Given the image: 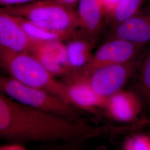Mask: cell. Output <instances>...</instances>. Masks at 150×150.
I'll return each instance as SVG.
<instances>
[{
    "label": "cell",
    "mask_w": 150,
    "mask_h": 150,
    "mask_svg": "<svg viewBox=\"0 0 150 150\" xmlns=\"http://www.w3.org/2000/svg\"><path fill=\"white\" fill-rule=\"evenodd\" d=\"M28 37L33 41H69L79 37L69 33H59L50 31L40 27L31 21L22 17L12 16Z\"/></svg>",
    "instance_id": "5bb4252c"
},
{
    "label": "cell",
    "mask_w": 150,
    "mask_h": 150,
    "mask_svg": "<svg viewBox=\"0 0 150 150\" xmlns=\"http://www.w3.org/2000/svg\"><path fill=\"white\" fill-rule=\"evenodd\" d=\"M144 46L121 39L107 40L92 55L90 62L80 70L69 74L82 75L98 67L129 62L139 56Z\"/></svg>",
    "instance_id": "8992f818"
},
{
    "label": "cell",
    "mask_w": 150,
    "mask_h": 150,
    "mask_svg": "<svg viewBox=\"0 0 150 150\" xmlns=\"http://www.w3.org/2000/svg\"><path fill=\"white\" fill-rule=\"evenodd\" d=\"M124 150H150V134L139 133L126 137L122 145Z\"/></svg>",
    "instance_id": "e0dca14e"
},
{
    "label": "cell",
    "mask_w": 150,
    "mask_h": 150,
    "mask_svg": "<svg viewBox=\"0 0 150 150\" xmlns=\"http://www.w3.org/2000/svg\"><path fill=\"white\" fill-rule=\"evenodd\" d=\"M26 149V145L17 142H8L6 144L0 145V150H25Z\"/></svg>",
    "instance_id": "d6986e66"
},
{
    "label": "cell",
    "mask_w": 150,
    "mask_h": 150,
    "mask_svg": "<svg viewBox=\"0 0 150 150\" xmlns=\"http://www.w3.org/2000/svg\"><path fill=\"white\" fill-rule=\"evenodd\" d=\"M68 41L66 48L71 71L80 70L91 60L94 42L83 36L75 38Z\"/></svg>",
    "instance_id": "4fadbf2b"
},
{
    "label": "cell",
    "mask_w": 150,
    "mask_h": 150,
    "mask_svg": "<svg viewBox=\"0 0 150 150\" xmlns=\"http://www.w3.org/2000/svg\"><path fill=\"white\" fill-rule=\"evenodd\" d=\"M0 91L28 107L81 121V110L75 106L48 91L25 85L9 76H0Z\"/></svg>",
    "instance_id": "277c9868"
},
{
    "label": "cell",
    "mask_w": 150,
    "mask_h": 150,
    "mask_svg": "<svg viewBox=\"0 0 150 150\" xmlns=\"http://www.w3.org/2000/svg\"><path fill=\"white\" fill-rule=\"evenodd\" d=\"M33 1L34 0H0V7L22 5Z\"/></svg>",
    "instance_id": "ffe728a7"
},
{
    "label": "cell",
    "mask_w": 150,
    "mask_h": 150,
    "mask_svg": "<svg viewBox=\"0 0 150 150\" xmlns=\"http://www.w3.org/2000/svg\"><path fill=\"white\" fill-rule=\"evenodd\" d=\"M32 42L13 16L0 10V50L28 52Z\"/></svg>",
    "instance_id": "30bf717a"
},
{
    "label": "cell",
    "mask_w": 150,
    "mask_h": 150,
    "mask_svg": "<svg viewBox=\"0 0 150 150\" xmlns=\"http://www.w3.org/2000/svg\"><path fill=\"white\" fill-rule=\"evenodd\" d=\"M0 69L25 85L46 90L69 102L66 84L56 80L38 59L28 52L0 50Z\"/></svg>",
    "instance_id": "3957f363"
},
{
    "label": "cell",
    "mask_w": 150,
    "mask_h": 150,
    "mask_svg": "<svg viewBox=\"0 0 150 150\" xmlns=\"http://www.w3.org/2000/svg\"><path fill=\"white\" fill-rule=\"evenodd\" d=\"M96 132L85 122L28 107L0 91V139L25 145L77 142L93 137Z\"/></svg>",
    "instance_id": "6da1fadb"
},
{
    "label": "cell",
    "mask_w": 150,
    "mask_h": 150,
    "mask_svg": "<svg viewBox=\"0 0 150 150\" xmlns=\"http://www.w3.org/2000/svg\"><path fill=\"white\" fill-rule=\"evenodd\" d=\"M76 11L81 29L93 41L102 30L106 13L100 0H79Z\"/></svg>",
    "instance_id": "7c38bea8"
},
{
    "label": "cell",
    "mask_w": 150,
    "mask_h": 150,
    "mask_svg": "<svg viewBox=\"0 0 150 150\" xmlns=\"http://www.w3.org/2000/svg\"><path fill=\"white\" fill-rule=\"evenodd\" d=\"M12 16L22 17L45 29L54 32L80 35L81 25L76 11L51 0L33 1L22 5L0 7Z\"/></svg>",
    "instance_id": "7a4b0ae2"
},
{
    "label": "cell",
    "mask_w": 150,
    "mask_h": 150,
    "mask_svg": "<svg viewBox=\"0 0 150 150\" xmlns=\"http://www.w3.org/2000/svg\"><path fill=\"white\" fill-rule=\"evenodd\" d=\"M102 4V6L106 13V17L107 18L110 16L115 8L118 6L121 0H100Z\"/></svg>",
    "instance_id": "ac0fdd59"
},
{
    "label": "cell",
    "mask_w": 150,
    "mask_h": 150,
    "mask_svg": "<svg viewBox=\"0 0 150 150\" xmlns=\"http://www.w3.org/2000/svg\"><path fill=\"white\" fill-rule=\"evenodd\" d=\"M143 103L137 92L121 90L106 98L103 110L113 121L130 123L139 117Z\"/></svg>",
    "instance_id": "ba28073f"
},
{
    "label": "cell",
    "mask_w": 150,
    "mask_h": 150,
    "mask_svg": "<svg viewBox=\"0 0 150 150\" xmlns=\"http://www.w3.org/2000/svg\"><path fill=\"white\" fill-rule=\"evenodd\" d=\"M67 86L69 102L81 110L96 114L103 109L106 98L99 96L86 82L76 79H64Z\"/></svg>",
    "instance_id": "8fae6325"
},
{
    "label": "cell",
    "mask_w": 150,
    "mask_h": 150,
    "mask_svg": "<svg viewBox=\"0 0 150 150\" xmlns=\"http://www.w3.org/2000/svg\"><path fill=\"white\" fill-rule=\"evenodd\" d=\"M51 1L56 2L67 7L74 9L75 6L78 4V2L79 0H51Z\"/></svg>",
    "instance_id": "44dd1931"
},
{
    "label": "cell",
    "mask_w": 150,
    "mask_h": 150,
    "mask_svg": "<svg viewBox=\"0 0 150 150\" xmlns=\"http://www.w3.org/2000/svg\"><path fill=\"white\" fill-rule=\"evenodd\" d=\"M121 39L145 46L150 42V8L141 9L136 14L113 27L107 40Z\"/></svg>",
    "instance_id": "9c48e42d"
},
{
    "label": "cell",
    "mask_w": 150,
    "mask_h": 150,
    "mask_svg": "<svg viewBox=\"0 0 150 150\" xmlns=\"http://www.w3.org/2000/svg\"><path fill=\"white\" fill-rule=\"evenodd\" d=\"M144 0H121L112 13L107 18L113 27L134 16L141 9Z\"/></svg>",
    "instance_id": "2e32d148"
},
{
    "label": "cell",
    "mask_w": 150,
    "mask_h": 150,
    "mask_svg": "<svg viewBox=\"0 0 150 150\" xmlns=\"http://www.w3.org/2000/svg\"><path fill=\"white\" fill-rule=\"evenodd\" d=\"M28 53L38 59L54 76H64L72 70L66 45L61 41H33Z\"/></svg>",
    "instance_id": "52a82bcc"
},
{
    "label": "cell",
    "mask_w": 150,
    "mask_h": 150,
    "mask_svg": "<svg viewBox=\"0 0 150 150\" xmlns=\"http://www.w3.org/2000/svg\"><path fill=\"white\" fill-rule=\"evenodd\" d=\"M143 5H145V7H150V0H144V2H143Z\"/></svg>",
    "instance_id": "7402d4cb"
},
{
    "label": "cell",
    "mask_w": 150,
    "mask_h": 150,
    "mask_svg": "<svg viewBox=\"0 0 150 150\" xmlns=\"http://www.w3.org/2000/svg\"><path fill=\"white\" fill-rule=\"evenodd\" d=\"M140 56L124 64L100 67L82 75L68 74L64 79L82 81L99 96L107 98L122 90L134 75L141 62Z\"/></svg>",
    "instance_id": "5b68a950"
},
{
    "label": "cell",
    "mask_w": 150,
    "mask_h": 150,
    "mask_svg": "<svg viewBox=\"0 0 150 150\" xmlns=\"http://www.w3.org/2000/svg\"><path fill=\"white\" fill-rule=\"evenodd\" d=\"M139 77L136 83L137 93L144 103L150 107V48L139 65Z\"/></svg>",
    "instance_id": "9a60e30c"
}]
</instances>
